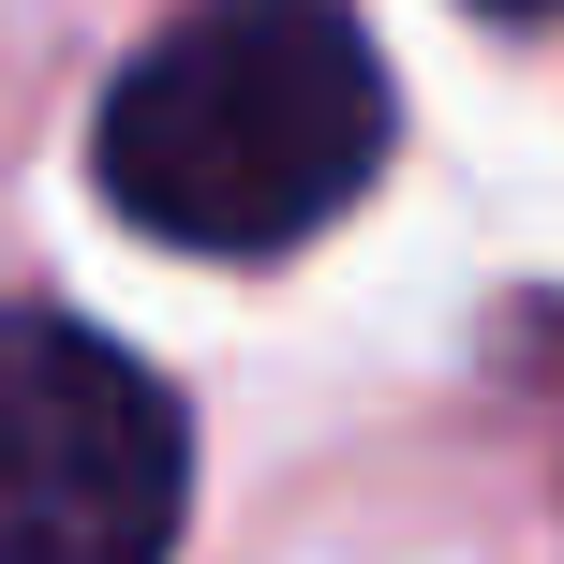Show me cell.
Returning <instances> with one entry per match:
<instances>
[{
	"mask_svg": "<svg viewBox=\"0 0 564 564\" xmlns=\"http://www.w3.org/2000/svg\"><path fill=\"white\" fill-rule=\"evenodd\" d=\"M401 105L341 0H194L105 89V208L164 253H297L371 194Z\"/></svg>",
	"mask_w": 564,
	"mask_h": 564,
	"instance_id": "1",
	"label": "cell"
},
{
	"mask_svg": "<svg viewBox=\"0 0 564 564\" xmlns=\"http://www.w3.org/2000/svg\"><path fill=\"white\" fill-rule=\"evenodd\" d=\"M194 431L75 312H0V564H164Z\"/></svg>",
	"mask_w": 564,
	"mask_h": 564,
	"instance_id": "2",
	"label": "cell"
},
{
	"mask_svg": "<svg viewBox=\"0 0 564 564\" xmlns=\"http://www.w3.org/2000/svg\"><path fill=\"white\" fill-rule=\"evenodd\" d=\"M490 15H564V0H490Z\"/></svg>",
	"mask_w": 564,
	"mask_h": 564,
	"instance_id": "3",
	"label": "cell"
}]
</instances>
